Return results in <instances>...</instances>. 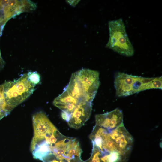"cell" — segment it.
I'll return each mask as SVG.
<instances>
[{
  "label": "cell",
  "instance_id": "cell-1",
  "mask_svg": "<svg viewBox=\"0 0 162 162\" xmlns=\"http://www.w3.org/2000/svg\"><path fill=\"white\" fill-rule=\"evenodd\" d=\"M99 76L97 71L82 69L72 74L65 89L79 100L92 103L100 86Z\"/></svg>",
  "mask_w": 162,
  "mask_h": 162
},
{
  "label": "cell",
  "instance_id": "cell-2",
  "mask_svg": "<svg viewBox=\"0 0 162 162\" xmlns=\"http://www.w3.org/2000/svg\"><path fill=\"white\" fill-rule=\"evenodd\" d=\"M3 84L5 100L10 112L33 93L35 86L30 81L27 74L17 80L5 82Z\"/></svg>",
  "mask_w": 162,
  "mask_h": 162
},
{
  "label": "cell",
  "instance_id": "cell-3",
  "mask_svg": "<svg viewBox=\"0 0 162 162\" xmlns=\"http://www.w3.org/2000/svg\"><path fill=\"white\" fill-rule=\"evenodd\" d=\"M108 26L110 37L106 47L122 55L132 56L134 52V48L122 19L109 21Z\"/></svg>",
  "mask_w": 162,
  "mask_h": 162
},
{
  "label": "cell",
  "instance_id": "cell-4",
  "mask_svg": "<svg viewBox=\"0 0 162 162\" xmlns=\"http://www.w3.org/2000/svg\"><path fill=\"white\" fill-rule=\"evenodd\" d=\"M50 146L52 154L58 159L70 160L81 158L82 151L79 141L76 138L61 134L57 141Z\"/></svg>",
  "mask_w": 162,
  "mask_h": 162
},
{
  "label": "cell",
  "instance_id": "cell-5",
  "mask_svg": "<svg viewBox=\"0 0 162 162\" xmlns=\"http://www.w3.org/2000/svg\"><path fill=\"white\" fill-rule=\"evenodd\" d=\"M36 5L29 0H0V29L11 18L24 12L34 10Z\"/></svg>",
  "mask_w": 162,
  "mask_h": 162
},
{
  "label": "cell",
  "instance_id": "cell-6",
  "mask_svg": "<svg viewBox=\"0 0 162 162\" xmlns=\"http://www.w3.org/2000/svg\"><path fill=\"white\" fill-rule=\"evenodd\" d=\"M32 122L34 133L31 144L44 140L48 141L58 130L45 113L42 111L33 115Z\"/></svg>",
  "mask_w": 162,
  "mask_h": 162
},
{
  "label": "cell",
  "instance_id": "cell-7",
  "mask_svg": "<svg viewBox=\"0 0 162 162\" xmlns=\"http://www.w3.org/2000/svg\"><path fill=\"white\" fill-rule=\"evenodd\" d=\"M109 131L118 151L129 157L132 149L134 139L125 127L124 124Z\"/></svg>",
  "mask_w": 162,
  "mask_h": 162
},
{
  "label": "cell",
  "instance_id": "cell-8",
  "mask_svg": "<svg viewBox=\"0 0 162 162\" xmlns=\"http://www.w3.org/2000/svg\"><path fill=\"white\" fill-rule=\"evenodd\" d=\"M89 138L93 146L98 148L101 152L118 151L110 136L109 131L103 128L95 125Z\"/></svg>",
  "mask_w": 162,
  "mask_h": 162
},
{
  "label": "cell",
  "instance_id": "cell-9",
  "mask_svg": "<svg viewBox=\"0 0 162 162\" xmlns=\"http://www.w3.org/2000/svg\"><path fill=\"white\" fill-rule=\"evenodd\" d=\"M92 103L84 100L79 101L71 113L67 122L70 127L78 129L84 124L90 116Z\"/></svg>",
  "mask_w": 162,
  "mask_h": 162
},
{
  "label": "cell",
  "instance_id": "cell-10",
  "mask_svg": "<svg viewBox=\"0 0 162 162\" xmlns=\"http://www.w3.org/2000/svg\"><path fill=\"white\" fill-rule=\"evenodd\" d=\"M96 125L108 131L112 130L123 124L122 110L117 108L110 112L95 116Z\"/></svg>",
  "mask_w": 162,
  "mask_h": 162
},
{
  "label": "cell",
  "instance_id": "cell-11",
  "mask_svg": "<svg viewBox=\"0 0 162 162\" xmlns=\"http://www.w3.org/2000/svg\"><path fill=\"white\" fill-rule=\"evenodd\" d=\"M135 76L121 72L116 74L114 83L116 96L125 97L132 94V86Z\"/></svg>",
  "mask_w": 162,
  "mask_h": 162
},
{
  "label": "cell",
  "instance_id": "cell-12",
  "mask_svg": "<svg viewBox=\"0 0 162 162\" xmlns=\"http://www.w3.org/2000/svg\"><path fill=\"white\" fill-rule=\"evenodd\" d=\"M80 101L73 97L65 89L61 94L54 99L53 103L62 111V112L67 114L70 118L71 113Z\"/></svg>",
  "mask_w": 162,
  "mask_h": 162
},
{
  "label": "cell",
  "instance_id": "cell-13",
  "mask_svg": "<svg viewBox=\"0 0 162 162\" xmlns=\"http://www.w3.org/2000/svg\"><path fill=\"white\" fill-rule=\"evenodd\" d=\"M31 150L34 158L43 162L52 154L50 145L45 140L31 144Z\"/></svg>",
  "mask_w": 162,
  "mask_h": 162
},
{
  "label": "cell",
  "instance_id": "cell-14",
  "mask_svg": "<svg viewBox=\"0 0 162 162\" xmlns=\"http://www.w3.org/2000/svg\"><path fill=\"white\" fill-rule=\"evenodd\" d=\"M5 100L3 84L0 85V120L10 113Z\"/></svg>",
  "mask_w": 162,
  "mask_h": 162
},
{
  "label": "cell",
  "instance_id": "cell-15",
  "mask_svg": "<svg viewBox=\"0 0 162 162\" xmlns=\"http://www.w3.org/2000/svg\"><path fill=\"white\" fill-rule=\"evenodd\" d=\"M27 74L29 80L32 84L35 85L39 83L40 81V76L37 72H29Z\"/></svg>",
  "mask_w": 162,
  "mask_h": 162
},
{
  "label": "cell",
  "instance_id": "cell-16",
  "mask_svg": "<svg viewBox=\"0 0 162 162\" xmlns=\"http://www.w3.org/2000/svg\"><path fill=\"white\" fill-rule=\"evenodd\" d=\"M5 62L1 56L0 50V70L2 69L5 65Z\"/></svg>",
  "mask_w": 162,
  "mask_h": 162
},
{
  "label": "cell",
  "instance_id": "cell-17",
  "mask_svg": "<svg viewBox=\"0 0 162 162\" xmlns=\"http://www.w3.org/2000/svg\"><path fill=\"white\" fill-rule=\"evenodd\" d=\"M1 34L0 31V35Z\"/></svg>",
  "mask_w": 162,
  "mask_h": 162
}]
</instances>
